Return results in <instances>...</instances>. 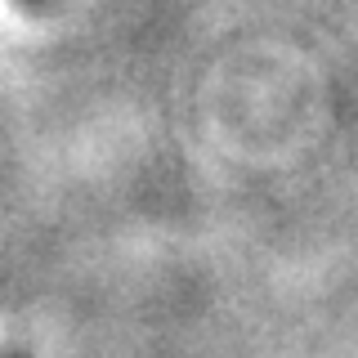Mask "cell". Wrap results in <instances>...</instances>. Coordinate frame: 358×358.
Masks as SVG:
<instances>
[{"label": "cell", "instance_id": "cell-1", "mask_svg": "<svg viewBox=\"0 0 358 358\" xmlns=\"http://www.w3.org/2000/svg\"><path fill=\"white\" fill-rule=\"evenodd\" d=\"M22 5H27V9H45V5H50V0H22Z\"/></svg>", "mask_w": 358, "mask_h": 358}, {"label": "cell", "instance_id": "cell-2", "mask_svg": "<svg viewBox=\"0 0 358 358\" xmlns=\"http://www.w3.org/2000/svg\"><path fill=\"white\" fill-rule=\"evenodd\" d=\"M0 358H22V354H0Z\"/></svg>", "mask_w": 358, "mask_h": 358}]
</instances>
